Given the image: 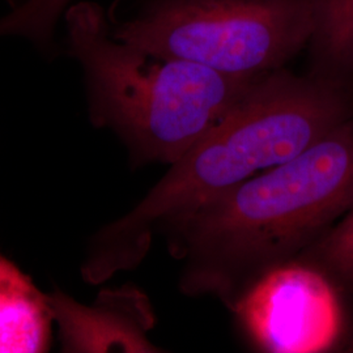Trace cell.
Returning <instances> with one entry per match:
<instances>
[{"mask_svg": "<svg viewBox=\"0 0 353 353\" xmlns=\"http://www.w3.org/2000/svg\"><path fill=\"white\" fill-rule=\"evenodd\" d=\"M353 117V87L285 68L259 76L243 97L173 163L132 210L89 240L80 272L100 285L144 261L156 234L203 203L285 163Z\"/></svg>", "mask_w": 353, "mask_h": 353, "instance_id": "6da1fadb", "label": "cell"}, {"mask_svg": "<svg viewBox=\"0 0 353 353\" xmlns=\"http://www.w3.org/2000/svg\"><path fill=\"white\" fill-rule=\"evenodd\" d=\"M353 205V117L285 163L203 203L165 228L182 262L178 288L234 306L294 261Z\"/></svg>", "mask_w": 353, "mask_h": 353, "instance_id": "7a4b0ae2", "label": "cell"}, {"mask_svg": "<svg viewBox=\"0 0 353 353\" xmlns=\"http://www.w3.org/2000/svg\"><path fill=\"white\" fill-rule=\"evenodd\" d=\"M63 20L67 51L84 76L89 121L118 137L134 166L176 163L259 77L143 50L115 37L110 17L93 1L72 3Z\"/></svg>", "mask_w": 353, "mask_h": 353, "instance_id": "3957f363", "label": "cell"}, {"mask_svg": "<svg viewBox=\"0 0 353 353\" xmlns=\"http://www.w3.org/2000/svg\"><path fill=\"white\" fill-rule=\"evenodd\" d=\"M319 0H143L114 36L225 75L258 77L309 48Z\"/></svg>", "mask_w": 353, "mask_h": 353, "instance_id": "277c9868", "label": "cell"}, {"mask_svg": "<svg viewBox=\"0 0 353 353\" xmlns=\"http://www.w3.org/2000/svg\"><path fill=\"white\" fill-rule=\"evenodd\" d=\"M348 305L332 279L294 259L256 280L230 310L261 352H341Z\"/></svg>", "mask_w": 353, "mask_h": 353, "instance_id": "5b68a950", "label": "cell"}, {"mask_svg": "<svg viewBox=\"0 0 353 353\" xmlns=\"http://www.w3.org/2000/svg\"><path fill=\"white\" fill-rule=\"evenodd\" d=\"M46 297L63 352H163L148 338L156 323L151 301L132 284L102 290L92 305L59 290Z\"/></svg>", "mask_w": 353, "mask_h": 353, "instance_id": "8992f818", "label": "cell"}, {"mask_svg": "<svg viewBox=\"0 0 353 353\" xmlns=\"http://www.w3.org/2000/svg\"><path fill=\"white\" fill-rule=\"evenodd\" d=\"M52 322L46 294L0 254V353L46 352Z\"/></svg>", "mask_w": 353, "mask_h": 353, "instance_id": "52a82bcc", "label": "cell"}, {"mask_svg": "<svg viewBox=\"0 0 353 353\" xmlns=\"http://www.w3.org/2000/svg\"><path fill=\"white\" fill-rule=\"evenodd\" d=\"M312 72L353 87V0H319Z\"/></svg>", "mask_w": 353, "mask_h": 353, "instance_id": "ba28073f", "label": "cell"}, {"mask_svg": "<svg viewBox=\"0 0 353 353\" xmlns=\"http://www.w3.org/2000/svg\"><path fill=\"white\" fill-rule=\"evenodd\" d=\"M74 0H20L0 17V38H26L45 54L55 51V28Z\"/></svg>", "mask_w": 353, "mask_h": 353, "instance_id": "9c48e42d", "label": "cell"}, {"mask_svg": "<svg viewBox=\"0 0 353 353\" xmlns=\"http://www.w3.org/2000/svg\"><path fill=\"white\" fill-rule=\"evenodd\" d=\"M296 261L316 267L347 293L353 292V205Z\"/></svg>", "mask_w": 353, "mask_h": 353, "instance_id": "30bf717a", "label": "cell"}, {"mask_svg": "<svg viewBox=\"0 0 353 353\" xmlns=\"http://www.w3.org/2000/svg\"><path fill=\"white\" fill-rule=\"evenodd\" d=\"M341 352H353V303L348 305V322L341 343Z\"/></svg>", "mask_w": 353, "mask_h": 353, "instance_id": "8fae6325", "label": "cell"}]
</instances>
